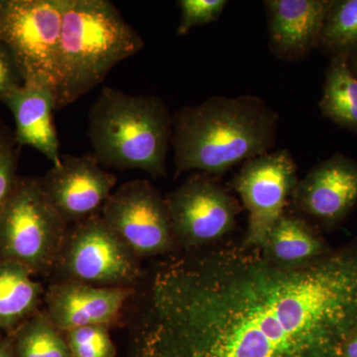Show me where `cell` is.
Listing matches in <instances>:
<instances>
[{"instance_id": "1", "label": "cell", "mask_w": 357, "mask_h": 357, "mask_svg": "<svg viewBox=\"0 0 357 357\" xmlns=\"http://www.w3.org/2000/svg\"><path fill=\"white\" fill-rule=\"evenodd\" d=\"M357 333V243L299 265L225 246L160 265L131 357H338Z\"/></svg>"}, {"instance_id": "2", "label": "cell", "mask_w": 357, "mask_h": 357, "mask_svg": "<svg viewBox=\"0 0 357 357\" xmlns=\"http://www.w3.org/2000/svg\"><path fill=\"white\" fill-rule=\"evenodd\" d=\"M279 114L252 95L213 96L172 115L176 177L189 171L220 176L273 149Z\"/></svg>"}, {"instance_id": "3", "label": "cell", "mask_w": 357, "mask_h": 357, "mask_svg": "<svg viewBox=\"0 0 357 357\" xmlns=\"http://www.w3.org/2000/svg\"><path fill=\"white\" fill-rule=\"evenodd\" d=\"M144 47L142 37L109 0H66L58 50L56 109L105 81L112 68Z\"/></svg>"}, {"instance_id": "4", "label": "cell", "mask_w": 357, "mask_h": 357, "mask_svg": "<svg viewBox=\"0 0 357 357\" xmlns=\"http://www.w3.org/2000/svg\"><path fill=\"white\" fill-rule=\"evenodd\" d=\"M88 135L100 166L167 176L172 115L158 96L103 86L89 109Z\"/></svg>"}, {"instance_id": "5", "label": "cell", "mask_w": 357, "mask_h": 357, "mask_svg": "<svg viewBox=\"0 0 357 357\" xmlns=\"http://www.w3.org/2000/svg\"><path fill=\"white\" fill-rule=\"evenodd\" d=\"M68 229L40 178H17L0 211V260L20 263L33 276H51Z\"/></svg>"}, {"instance_id": "6", "label": "cell", "mask_w": 357, "mask_h": 357, "mask_svg": "<svg viewBox=\"0 0 357 357\" xmlns=\"http://www.w3.org/2000/svg\"><path fill=\"white\" fill-rule=\"evenodd\" d=\"M66 0H0V42L24 83L58 88V50Z\"/></svg>"}, {"instance_id": "7", "label": "cell", "mask_w": 357, "mask_h": 357, "mask_svg": "<svg viewBox=\"0 0 357 357\" xmlns=\"http://www.w3.org/2000/svg\"><path fill=\"white\" fill-rule=\"evenodd\" d=\"M139 258L96 213L70 225L52 276L96 287H134Z\"/></svg>"}, {"instance_id": "8", "label": "cell", "mask_w": 357, "mask_h": 357, "mask_svg": "<svg viewBox=\"0 0 357 357\" xmlns=\"http://www.w3.org/2000/svg\"><path fill=\"white\" fill-rule=\"evenodd\" d=\"M297 164L286 149L276 150L244 162L234 188L248 213L243 244L264 248L268 236L285 215L286 204L297 187Z\"/></svg>"}, {"instance_id": "9", "label": "cell", "mask_w": 357, "mask_h": 357, "mask_svg": "<svg viewBox=\"0 0 357 357\" xmlns=\"http://www.w3.org/2000/svg\"><path fill=\"white\" fill-rule=\"evenodd\" d=\"M177 245L192 251L217 243L236 227V199L213 176L199 173L165 197Z\"/></svg>"}, {"instance_id": "10", "label": "cell", "mask_w": 357, "mask_h": 357, "mask_svg": "<svg viewBox=\"0 0 357 357\" xmlns=\"http://www.w3.org/2000/svg\"><path fill=\"white\" fill-rule=\"evenodd\" d=\"M102 217L139 259L177 248L165 198L149 181L124 183L103 204Z\"/></svg>"}, {"instance_id": "11", "label": "cell", "mask_w": 357, "mask_h": 357, "mask_svg": "<svg viewBox=\"0 0 357 357\" xmlns=\"http://www.w3.org/2000/svg\"><path fill=\"white\" fill-rule=\"evenodd\" d=\"M40 180L49 202L70 227L102 210L117 178L88 153L63 155L60 165L52 166Z\"/></svg>"}, {"instance_id": "12", "label": "cell", "mask_w": 357, "mask_h": 357, "mask_svg": "<svg viewBox=\"0 0 357 357\" xmlns=\"http://www.w3.org/2000/svg\"><path fill=\"white\" fill-rule=\"evenodd\" d=\"M134 287H96L82 282L54 281L45 292L46 312L63 333L86 326L112 328L121 318Z\"/></svg>"}, {"instance_id": "13", "label": "cell", "mask_w": 357, "mask_h": 357, "mask_svg": "<svg viewBox=\"0 0 357 357\" xmlns=\"http://www.w3.org/2000/svg\"><path fill=\"white\" fill-rule=\"evenodd\" d=\"M292 199L303 213L319 222H340L357 203V162L333 155L299 180Z\"/></svg>"}, {"instance_id": "14", "label": "cell", "mask_w": 357, "mask_h": 357, "mask_svg": "<svg viewBox=\"0 0 357 357\" xmlns=\"http://www.w3.org/2000/svg\"><path fill=\"white\" fill-rule=\"evenodd\" d=\"M270 48L282 60H303L321 45L333 0H266Z\"/></svg>"}, {"instance_id": "15", "label": "cell", "mask_w": 357, "mask_h": 357, "mask_svg": "<svg viewBox=\"0 0 357 357\" xmlns=\"http://www.w3.org/2000/svg\"><path fill=\"white\" fill-rule=\"evenodd\" d=\"M15 121V139L20 147L34 148L53 166L62 162L60 143L53 121L56 95L53 89L41 84H23L2 102Z\"/></svg>"}, {"instance_id": "16", "label": "cell", "mask_w": 357, "mask_h": 357, "mask_svg": "<svg viewBox=\"0 0 357 357\" xmlns=\"http://www.w3.org/2000/svg\"><path fill=\"white\" fill-rule=\"evenodd\" d=\"M43 287L27 268L0 260V338L13 335L39 311Z\"/></svg>"}, {"instance_id": "17", "label": "cell", "mask_w": 357, "mask_h": 357, "mask_svg": "<svg viewBox=\"0 0 357 357\" xmlns=\"http://www.w3.org/2000/svg\"><path fill=\"white\" fill-rule=\"evenodd\" d=\"M262 250L281 264L299 265L321 257L330 249L305 220L285 213L274 225Z\"/></svg>"}, {"instance_id": "18", "label": "cell", "mask_w": 357, "mask_h": 357, "mask_svg": "<svg viewBox=\"0 0 357 357\" xmlns=\"http://www.w3.org/2000/svg\"><path fill=\"white\" fill-rule=\"evenodd\" d=\"M349 53L335 54L326 72L319 109L326 119L342 128L357 130V76Z\"/></svg>"}, {"instance_id": "19", "label": "cell", "mask_w": 357, "mask_h": 357, "mask_svg": "<svg viewBox=\"0 0 357 357\" xmlns=\"http://www.w3.org/2000/svg\"><path fill=\"white\" fill-rule=\"evenodd\" d=\"M17 357H72L60 332L46 312L38 311L13 333Z\"/></svg>"}, {"instance_id": "20", "label": "cell", "mask_w": 357, "mask_h": 357, "mask_svg": "<svg viewBox=\"0 0 357 357\" xmlns=\"http://www.w3.org/2000/svg\"><path fill=\"white\" fill-rule=\"evenodd\" d=\"M321 45L333 53L357 48V0L333 1L326 16Z\"/></svg>"}, {"instance_id": "21", "label": "cell", "mask_w": 357, "mask_h": 357, "mask_svg": "<svg viewBox=\"0 0 357 357\" xmlns=\"http://www.w3.org/2000/svg\"><path fill=\"white\" fill-rule=\"evenodd\" d=\"M64 337L72 357H116L107 326H82L68 331Z\"/></svg>"}, {"instance_id": "22", "label": "cell", "mask_w": 357, "mask_h": 357, "mask_svg": "<svg viewBox=\"0 0 357 357\" xmlns=\"http://www.w3.org/2000/svg\"><path fill=\"white\" fill-rule=\"evenodd\" d=\"M181 20L177 34L184 36L192 28L215 22L222 16L227 0H178Z\"/></svg>"}, {"instance_id": "23", "label": "cell", "mask_w": 357, "mask_h": 357, "mask_svg": "<svg viewBox=\"0 0 357 357\" xmlns=\"http://www.w3.org/2000/svg\"><path fill=\"white\" fill-rule=\"evenodd\" d=\"M20 148L14 132L0 119V211L18 178L16 170Z\"/></svg>"}, {"instance_id": "24", "label": "cell", "mask_w": 357, "mask_h": 357, "mask_svg": "<svg viewBox=\"0 0 357 357\" xmlns=\"http://www.w3.org/2000/svg\"><path fill=\"white\" fill-rule=\"evenodd\" d=\"M24 84L20 67L10 50L0 42V102Z\"/></svg>"}, {"instance_id": "25", "label": "cell", "mask_w": 357, "mask_h": 357, "mask_svg": "<svg viewBox=\"0 0 357 357\" xmlns=\"http://www.w3.org/2000/svg\"><path fill=\"white\" fill-rule=\"evenodd\" d=\"M0 357H17L13 335L0 338Z\"/></svg>"}, {"instance_id": "26", "label": "cell", "mask_w": 357, "mask_h": 357, "mask_svg": "<svg viewBox=\"0 0 357 357\" xmlns=\"http://www.w3.org/2000/svg\"><path fill=\"white\" fill-rule=\"evenodd\" d=\"M338 357H357V333L342 345Z\"/></svg>"}, {"instance_id": "27", "label": "cell", "mask_w": 357, "mask_h": 357, "mask_svg": "<svg viewBox=\"0 0 357 357\" xmlns=\"http://www.w3.org/2000/svg\"><path fill=\"white\" fill-rule=\"evenodd\" d=\"M351 70H354V74L357 76V54L354 57V61H352V68Z\"/></svg>"}]
</instances>
